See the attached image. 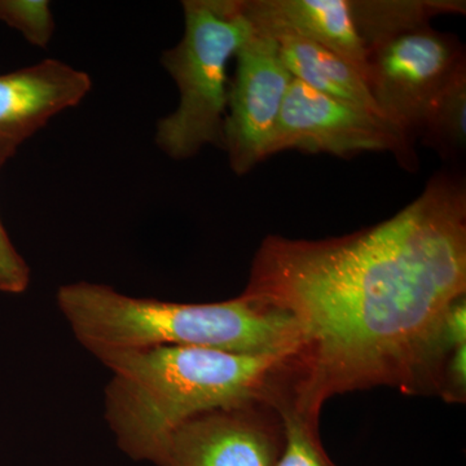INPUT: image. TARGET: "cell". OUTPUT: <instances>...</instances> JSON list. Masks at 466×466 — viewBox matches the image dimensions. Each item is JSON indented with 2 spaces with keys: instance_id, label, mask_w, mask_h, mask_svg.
Masks as SVG:
<instances>
[{
  "instance_id": "obj_17",
  "label": "cell",
  "mask_w": 466,
  "mask_h": 466,
  "mask_svg": "<svg viewBox=\"0 0 466 466\" xmlns=\"http://www.w3.org/2000/svg\"><path fill=\"white\" fill-rule=\"evenodd\" d=\"M437 395L451 404L466 400V343L453 349L441 367Z\"/></svg>"
},
{
  "instance_id": "obj_1",
  "label": "cell",
  "mask_w": 466,
  "mask_h": 466,
  "mask_svg": "<svg viewBox=\"0 0 466 466\" xmlns=\"http://www.w3.org/2000/svg\"><path fill=\"white\" fill-rule=\"evenodd\" d=\"M242 296L290 319L291 404L389 386L437 395L455 346L441 333L466 296V187L440 173L395 216L323 240L267 236Z\"/></svg>"
},
{
  "instance_id": "obj_5",
  "label": "cell",
  "mask_w": 466,
  "mask_h": 466,
  "mask_svg": "<svg viewBox=\"0 0 466 466\" xmlns=\"http://www.w3.org/2000/svg\"><path fill=\"white\" fill-rule=\"evenodd\" d=\"M466 67L455 36L431 25L395 34L367 47V84L380 112L410 142L421 133L441 92Z\"/></svg>"
},
{
  "instance_id": "obj_3",
  "label": "cell",
  "mask_w": 466,
  "mask_h": 466,
  "mask_svg": "<svg viewBox=\"0 0 466 466\" xmlns=\"http://www.w3.org/2000/svg\"><path fill=\"white\" fill-rule=\"evenodd\" d=\"M56 302L76 339L101 363L162 346L281 355L293 354L297 346L287 315L242 294L223 302L180 303L79 281L58 288Z\"/></svg>"
},
{
  "instance_id": "obj_11",
  "label": "cell",
  "mask_w": 466,
  "mask_h": 466,
  "mask_svg": "<svg viewBox=\"0 0 466 466\" xmlns=\"http://www.w3.org/2000/svg\"><path fill=\"white\" fill-rule=\"evenodd\" d=\"M275 41L285 66L294 79L325 96L383 116L366 78L339 55L302 39L279 38Z\"/></svg>"
},
{
  "instance_id": "obj_14",
  "label": "cell",
  "mask_w": 466,
  "mask_h": 466,
  "mask_svg": "<svg viewBox=\"0 0 466 466\" xmlns=\"http://www.w3.org/2000/svg\"><path fill=\"white\" fill-rule=\"evenodd\" d=\"M276 408L284 422V447L276 466H339L324 449L319 417L297 410L288 400Z\"/></svg>"
},
{
  "instance_id": "obj_4",
  "label": "cell",
  "mask_w": 466,
  "mask_h": 466,
  "mask_svg": "<svg viewBox=\"0 0 466 466\" xmlns=\"http://www.w3.org/2000/svg\"><path fill=\"white\" fill-rule=\"evenodd\" d=\"M184 34L161 56L179 104L157 122L156 144L183 161L205 147L223 149L228 106L229 61L253 34L241 0H184Z\"/></svg>"
},
{
  "instance_id": "obj_6",
  "label": "cell",
  "mask_w": 466,
  "mask_h": 466,
  "mask_svg": "<svg viewBox=\"0 0 466 466\" xmlns=\"http://www.w3.org/2000/svg\"><path fill=\"white\" fill-rule=\"evenodd\" d=\"M296 149L349 158L367 152L392 153L401 165L416 164L413 143L383 116L350 106L293 79L268 148V157Z\"/></svg>"
},
{
  "instance_id": "obj_9",
  "label": "cell",
  "mask_w": 466,
  "mask_h": 466,
  "mask_svg": "<svg viewBox=\"0 0 466 466\" xmlns=\"http://www.w3.org/2000/svg\"><path fill=\"white\" fill-rule=\"evenodd\" d=\"M91 88L87 73L56 58L0 75V173L21 144L78 106Z\"/></svg>"
},
{
  "instance_id": "obj_12",
  "label": "cell",
  "mask_w": 466,
  "mask_h": 466,
  "mask_svg": "<svg viewBox=\"0 0 466 466\" xmlns=\"http://www.w3.org/2000/svg\"><path fill=\"white\" fill-rule=\"evenodd\" d=\"M352 18L366 48L395 35L431 25V18L449 12L464 14L465 3L443 0H410V2H367L350 0Z\"/></svg>"
},
{
  "instance_id": "obj_15",
  "label": "cell",
  "mask_w": 466,
  "mask_h": 466,
  "mask_svg": "<svg viewBox=\"0 0 466 466\" xmlns=\"http://www.w3.org/2000/svg\"><path fill=\"white\" fill-rule=\"evenodd\" d=\"M0 21L39 48L50 45L56 29L47 0H0Z\"/></svg>"
},
{
  "instance_id": "obj_2",
  "label": "cell",
  "mask_w": 466,
  "mask_h": 466,
  "mask_svg": "<svg viewBox=\"0 0 466 466\" xmlns=\"http://www.w3.org/2000/svg\"><path fill=\"white\" fill-rule=\"evenodd\" d=\"M291 354L162 346L106 359V420L137 460L164 466L168 441L193 417L249 401L276 406L290 390Z\"/></svg>"
},
{
  "instance_id": "obj_16",
  "label": "cell",
  "mask_w": 466,
  "mask_h": 466,
  "mask_svg": "<svg viewBox=\"0 0 466 466\" xmlns=\"http://www.w3.org/2000/svg\"><path fill=\"white\" fill-rule=\"evenodd\" d=\"M30 267L23 258L0 219V293L18 296L30 285Z\"/></svg>"
},
{
  "instance_id": "obj_10",
  "label": "cell",
  "mask_w": 466,
  "mask_h": 466,
  "mask_svg": "<svg viewBox=\"0 0 466 466\" xmlns=\"http://www.w3.org/2000/svg\"><path fill=\"white\" fill-rule=\"evenodd\" d=\"M241 8L253 32L314 43L339 55L366 78L367 48L350 0H241Z\"/></svg>"
},
{
  "instance_id": "obj_7",
  "label": "cell",
  "mask_w": 466,
  "mask_h": 466,
  "mask_svg": "<svg viewBox=\"0 0 466 466\" xmlns=\"http://www.w3.org/2000/svg\"><path fill=\"white\" fill-rule=\"evenodd\" d=\"M235 58L223 150L233 173L245 175L268 158L269 144L294 78L278 42L262 34L253 32Z\"/></svg>"
},
{
  "instance_id": "obj_13",
  "label": "cell",
  "mask_w": 466,
  "mask_h": 466,
  "mask_svg": "<svg viewBox=\"0 0 466 466\" xmlns=\"http://www.w3.org/2000/svg\"><path fill=\"white\" fill-rule=\"evenodd\" d=\"M419 137L446 158L460 157L465 152L466 67L434 101Z\"/></svg>"
},
{
  "instance_id": "obj_8",
  "label": "cell",
  "mask_w": 466,
  "mask_h": 466,
  "mask_svg": "<svg viewBox=\"0 0 466 466\" xmlns=\"http://www.w3.org/2000/svg\"><path fill=\"white\" fill-rule=\"evenodd\" d=\"M283 447L278 408L249 401L184 422L168 441L164 466H276Z\"/></svg>"
}]
</instances>
